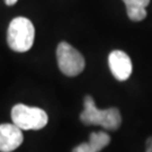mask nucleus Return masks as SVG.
Returning a JSON list of instances; mask_svg holds the SVG:
<instances>
[{
    "label": "nucleus",
    "instance_id": "obj_4",
    "mask_svg": "<svg viewBox=\"0 0 152 152\" xmlns=\"http://www.w3.org/2000/svg\"><path fill=\"white\" fill-rule=\"evenodd\" d=\"M56 59L60 71L68 77L78 76L85 69V59L81 53L66 42L58 45Z\"/></svg>",
    "mask_w": 152,
    "mask_h": 152
},
{
    "label": "nucleus",
    "instance_id": "obj_1",
    "mask_svg": "<svg viewBox=\"0 0 152 152\" xmlns=\"http://www.w3.org/2000/svg\"><path fill=\"white\" fill-rule=\"evenodd\" d=\"M83 110L80 114V121L85 125H100L104 129L116 131L122 124V116L116 107L108 109H98L91 96H86L83 100Z\"/></svg>",
    "mask_w": 152,
    "mask_h": 152
},
{
    "label": "nucleus",
    "instance_id": "obj_7",
    "mask_svg": "<svg viewBox=\"0 0 152 152\" xmlns=\"http://www.w3.org/2000/svg\"><path fill=\"white\" fill-rule=\"evenodd\" d=\"M110 142V136L105 132H92L88 143H81L72 152H99L106 148Z\"/></svg>",
    "mask_w": 152,
    "mask_h": 152
},
{
    "label": "nucleus",
    "instance_id": "obj_9",
    "mask_svg": "<svg viewBox=\"0 0 152 152\" xmlns=\"http://www.w3.org/2000/svg\"><path fill=\"white\" fill-rule=\"evenodd\" d=\"M5 2H6V5L7 6H12V5H15L17 2V0H5Z\"/></svg>",
    "mask_w": 152,
    "mask_h": 152
},
{
    "label": "nucleus",
    "instance_id": "obj_5",
    "mask_svg": "<svg viewBox=\"0 0 152 152\" xmlns=\"http://www.w3.org/2000/svg\"><path fill=\"white\" fill-rule=\"evenodd\" d=\"M108 64L113 76L118 81H124L130 78L132 73V62L130 56L125 52L120 50L110 52L108 56Z\"/></svg>",
    "mask_w": 152,
    "mask_h": 152
},
{
    "label": "nucleus",
    "instance_id": "obj_2",
    "mask_svg": "<svg viewBox=\"0 0 152 152\" xmlns=\"http://www.w3.org/2000/svg\"><path fill=\"white\" fill-rule=\"evenodd\" d=\"M35 38V28L26 17H16L9 24L7 32V42L15 52H27L33 46Z\"/></svg>",
    "mask_w": 152,
    "mask_h": 152
},
{
    "label": "nucleus",
    "instance_id": "obj_8",
    "mask_svg": "<svg viewBox=\"0 0 152 152\" xmlns=\"http://www.w3.org/2000/svg\"><path fill=\"white\" fill-rule=\"evenodd\" d=\"M126 5V12L131 20L141 22L147 17V8L150 0H123Z\"/></svg>",
    "mask_w": 152,
    "mask_h": 152
},
{
    "label": "nucleus",
    "instance_id": "obj_6",
    "mask_svg": "<svg viewBox=\"0 0 152 152\" xmlns=\"http://www.w3.org/2000/svg\"><path fill=\"white\" fill-rule=\"evenodd\" d=\"M22 131V129L14 123L0 124V152H11L16 150L24 140Z\"/></svg>",
    "mask_w": 152,
    "mask_h": 152
},
{
    "label": "nucleus",
    "instance_id": "obj_3",
    "mask_svg": "<svg viewBox=\"0 0 152 152\" xmlns=\"http://www.w3.org/2000/svg\"><path fill=\"white\" fill-rule=\"evenodd\" d=\"M12 123L24 131L41 130L48 124V114L38 107H31L24 104H17L11 109Z\"/></svg>",
    "mask_w": 152,
    "mask_h": 152
}]
</instances>
